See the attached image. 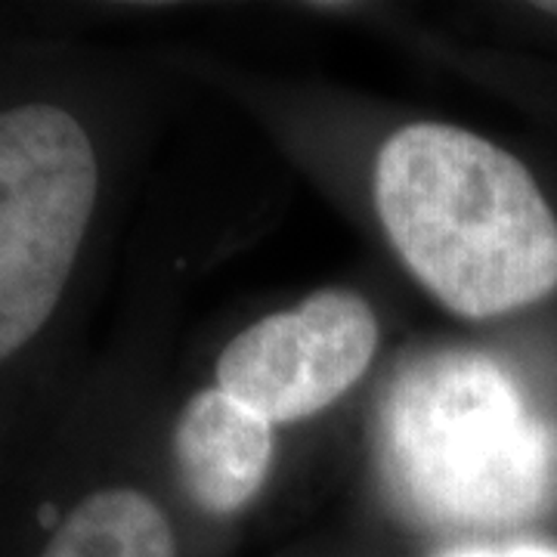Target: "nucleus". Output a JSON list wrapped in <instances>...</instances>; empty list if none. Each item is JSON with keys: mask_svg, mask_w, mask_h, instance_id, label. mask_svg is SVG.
Segmentation results:
<instances>
[{"mask_svg": "<svg viewBox=\"0 0 557 557\" xmlns=\"http://www.w3.org/2000/svg\"><path fill=\"white\" fill-rule=\"evenodd\" d=\"M536 10H542V13H548V16L557 20V3H536Z\"/></svg>", "mask_w": 557, "mask_h": 557, "instance_id": "nucleus-8", "label": "nucleus"}, {"mask_svg": "<svg viewBox=\"0 0 557 557\" xmlns=\"http://www.w3.org/2000/svg\"><path fill=\"white\" fill-rule=\"evenodd\" d=\"M100 196V159L69 109H0V362L50 322Z\"/></svg>", "mask_w": 557, "mask_h": 557, "instance_id": "nucleus-3", "label": "nucleus"}, {"mask_svg": "<svg viewBox=\"0 0 557 557\" xmlns=\"http://www.w3.org/2000/svg\"><path fill=\"white\" fill-rule=\"evenodd\" d=\"M375 208L399 260L465 319L557 292V218L511 152L456 124L397 131L375 159Z\"/></svg>", "mask_w": 557, "mask_h": 557, "instance_id": "nucleus-1", "label": "nucleus"}, {"mask_svg": "<svg viewBox=\"0 0 557 557\" xmlns=\"http://www.w3.org/2000/svg\"><path fill=\"white\" fill-rule=\"evenodd\" d=\"M38 557H177V539L143 490L102 486L60 520Z\"/></svg>", "mask_w": 557, "mask_h": 557, "instance_id": "nucleus-6", "label": "nucleus"}, {"mask_svg": "<svg viewBox=\"0 0 557 557\" xmlns=\"http://www.w3.org/2000/svg\"><path fill=\"white\" fill-rule=\"evenodd\" d=\"M375 440L399 508L431 527H508L555 493L557 431L478 350L412 359L381 399Z\"/></svg>", "mask_w": 557, "mask_h": 557, "instance_id": "nucleus-2", "label": "nucleus"}, {"mask_svg": "<svg viewBox=\"0 0 557 557\" xmlns=\"http://www.w3.org/2000/svg\"><path fill=\"white\" fill-rule=\"evenodd\" d=\"M375 350V310L350 288H319L230 341L218 359V387L270 424H292L344 397Z\"/></svg>", "mask_w": 557, "mask_h": 557, "instance_id": "nucleus-4", "label": "nucleus"}, {"mask_svg": "<svg viewBox=\"0 0 557 557\" xmlns=\"http://www.w3.org/2000/svg\"><path fill=\"white\" fill-rule=\"evenodd\" d=\"M273 428L218 384L199 391L174 428V465L186 496L214 518L242 511L270 474Z\"/></svg>", "mask_w": 557, "mask_h": 557, "instance_id": "nucleus-5", "label": "nucleus"}, {"mask_svg": "<svg viewBox=\"0 0 557 557\" xmlns=\"http://www.w3.org/2000/svg\"><path fill=\"white\" fill-rule=\"evenodd\" d=\"M443 557H548V555H530V552H508V555H498V552H458V555H443Z\"/></svg>", "mask_w": 557, "mask_h": 557, "instance_id": "nucleus-7", "label": "nucleus"}]
</instances>
